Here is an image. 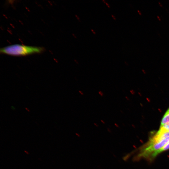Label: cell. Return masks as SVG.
Returning a JSON list of instances; mask_svg holds the SVG:
<instances>
[{
    "instance_id": "cell-8",
    "label": "cell",
    "mask_w": 169,
    "mask_h": 169,
    "mask_svg": "<svg viewBox=\"0 0 169 169\" xmlns=\"http://www.w3.org/2000/svg\"><path fill=\"white\" fill-rule=\"evenodd\" d=\"M91 30L93 32V33L94 34H95V33H96L94 31V30L93 29H91Z\"/></svg>"
},
{
    "instance_id": "cell-12",
    "label": "cell",
    "mask_w": 169,
    "mask_h": 169,
    "mask_svg": "<svg viewBox=\"0 0 169 169\" xmlns=\"http://www.w3.org/2000/svg\"><path fill=\"white\" fill-rule=\"evenodd\" d=\"M76 16L77 17V18L79 20V17L78 16H77L76 15Z\"/></svg>"
},
{
    "instance_id": "cell-11",
    "label": "cell",
    "mask_w": 169,
    "mask_h": 169,
    "mask_svg": "<svg viewBox=\"0 0 169 169\" xmlns=\"http://www.w3.org/2000/svg\"><path fill=\"white\" fill-rule=\"evenodd\" d=\"M101 122L102 123H103V124H105V122L104 121H103V120H101Z\"/></svg>"
},
{
    "instance_id": "cell-7",
    "label": "cell",
    "mask_w": 169,
    "mask_h": 169,
    "mask_svg": "<svg viewBox=\"0 0 169 169\" xmlns=\"http://www.w3.org/2000/svg\"><path fill=\"white\" fill-rule=\"evenodd\" d=\"M79 92L80 94L82 95H83L84 94L80 90H79Z\"/></svg>"
},
{
    "instance_id": "cell-2",
    "label": "cell",
    "mask_w": 169,
    "mask_h": 169,
    "mask_svg": "<svg viewBox=\"0 0 169 169\" xmlns=\"http://www.w3.org/2000/svg\"><path fill=\"white\" fill-rule=\"evenodd\" d=\"M169 141V139H166L157 142L151 143L148 142L144 147L142 148L137 158H145L152 159L153 154L162 148Z\"/></svg>"
},
{
    "instance_id": "cell-5",
    "label": "cell",
    "mask_w": 169,
    "mask_h": 169,
    "mask_svg": "<svg viewBox=\"0 0 169 169\" xmlns=\"http://www.w3.org/2000/svg\"><path fill=\"white\" fill-rule=\"evenodd\" d=\"M159 131L162 132L169 131V122L160 127Z\"/></svg>"
},
{
    "instance_id": "cell-4",
    "label": "cell",
    "mask_w": 169,
    "mask_h": 169,
    "mask_svg": "<svg viewBox=\"0 0 169 169\" xmlns=\"http://www.w3.org/2000/svg\"><path fill=\"white\" fill-rule=\"evenodd\" d=\"M169 149V141L162 148L156 151L153 155L152 159L155 158L158 154L164 151Z\"/></svg>"
},
{
    "instance_id": "cell-15",
    "label": "cell",
    "mask_w": 169,
    "mask_h": 169,
    "mask_svg": "<svg viewBox=\"0 0 169 169\" xmlns=\"http://www.w3.org/2000/svg\"><path fill=\"white\" fill-rule=\"evenodd\" d=\"M115 126H116L117 127L118 126V125L116 124L115 123Z\"/></svg>"
},
{
    "instance_id": "cell-14",
    "label": "cell",
    "mask_w": 169,
    "mask_h": 169,
    "mask_svg": "<svg viewBox=\"0 0 169 169\" xmlns=\"http://www.w3.org/2000/svg\"><path fill=\"white\" fill-rule=\"evenodd\" d=\"M94 124H95L96 126H98L95 123H94Z\"/></svg>"
},
{
    "instance_id": "cell-3",
    "label": "cell",
    "mask_w": 169,
    "mask_h": 169,
    "mask_svg": "<svg viewBox=\"0 0 169 169\" xmlns=\"http://www.w3.org/2000/svg\"><path fill=\"white\" fill-rule=\"evenodd\" d=\"M169 122V108L166 112L161 122L160 127Z\"/></svg>"
},
{
    "instance_id": "cell-9",
    "label": "cell",
    "mask_w": 169,
    "mask_h": 169,
    "mask_svg": "<svg viewBox=\"0 0 169 169\" xmlns=\"http://www.w3.org/2000/svg\"><path fill=\"white\" fill-rule=\"evenodd\" d=\"M111 16L113 18H114V19L115 20L116 19L115 18L114 16L113 15H112Z\"/></svg>"
},
{
    "instance_id": "cell-1",
    "label": "cell",
    "mask_w": 169,
    "mask_h": 169,
    "mask_svg": "<svg viewBox=\"0 0 169 169\" xmlns=\"http://www.w3.org/2000/svg\"><path fill=\"white\" fill-rule=\"evenodd\" d=\"M45 49L42 47L15 44L1 48L0 53L11 56H21L40 54Z\"/></svg>"
},
{
    "instance_id": "cell-13",
    "label": "cell",
    "mask_w": 169,
    "mask_h": 169,
    "mask_svg": "<svg viewBox=\"0 0 169 169\" xmlns=\"http://www.w3.org/2000/svg\"><path fill=\"white\" fill-rule=\"evenodd\" d=\"M24 152L27 154H28V152H27V151H24Z\"/></svg>"
},
{
    "instance_id": "cell-6",
    "label": "cell",
    "mask_w": 169,
    "mask_h": 169,
    "mask_svg": "<svg viewBox=\"0 0 169 169\" xmlns=\"http://www.w3.org/2000/svg\"><path fill=\"white\" fill-rule=\"evenodd\" d=\"M98 93L101 96H102L103 95V93L101 91H99Z\"/></svg>"
},
{
    "instance_id": "cell-10",
    "label": "cell",
    "mask_w": 169,
    "mask_h": 169,
    "mask_svg": "<svg viewBox=\"0 0 169 169\" xmlns=\"http://www.w3.org/2000/svg\"><path fill=\"white\" fill-rule=\"evenodd\" d=\"M105 3L107 5V6L109 7V8H110V6L109 5V4L107 3Z\"/></svg>"
}]
</instances>
